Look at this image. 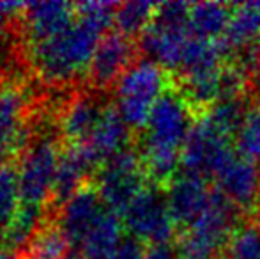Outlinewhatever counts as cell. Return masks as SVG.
Wrapping results in <instances>:
<instances>
[{"label": "cell", "mask_w": 260, "mask_h": 259, "mask_svg": "<svg viewBox=\"0 0 260 259\" xmlns=\"http://www.w3.org/2000/svg\"><path fill=\"white\" fill-rule=\"evenodd\" d=\"M69 28L45 43L27 48L25 66L52 89H73L85 83L94 52L115 21L117 2H78Z\"/></svg>", "instance_id": "obj_1"}, {"label": "cell", "mask_w": 260, "mask_h": 259, "mask_svg": "<svg viewBox=\"0 0 260 259\" xmlns=\"http://www.w3.org/2000/svg\"><path fill=\"white\" fill-rule=\"evenodd\" d=\"M45 119V98L32 93L25 76L0 80V165L20 158Z\"/></svg>", "instance_id": "obj_2"}, {"label": "cell", "mask_w": 260, "mask_h": 259, "mask_svg": "<svg viewBox=\"0 0 260 259\" xmlns=\"http://www.w3.org/2000/svg\"><path fill=\"white\" fill-rule=\"evenodd\" d=\"M62 138L52 123L39 126L25 151L16 160L20 172L21 204L52 208L53 187L57 180Z\"/></svg>", "instance_id": "obj_3"}, {"label": "cell", "mask_w": 260, "mask_h": 259, "mask_svg": "<svg viewBox=\"0 0 260 259\" xmlns=\"http://www.w3.org/2000/svg\"><path fill=\"white\" fill-rule=\"evenodd\" d=\"M172 75L151 61L138 59L117 82L115 107L135 137L145 130L156 101L170 89Z\"/></svg>", "instance_id": "obj_4"}, {"label": "cell", "mask_w": 260, "mask_h": 259, "mask_svg": "<svg viewBox=\"0 0 260 259\" xmlns=\"http://www.w3.org/2000/svg\"><path fill=\"white\" fill-rule=\"evenodd\" d=\"M197 114L191 110L177 87L172 83L156 101L145 130L138 135V148H154L181 151L189 131L197 123Z\"/></svg>", "instance_id": "obj_5"}, {"label": "cell", "mask_w": 260, "mask_h": 259, "mask_svg": "<svg viewBox=\"0 0 260 259\" xmlns=\"http://www.w3.org/2000/svg\"><path fill=\"white\" fill-rule=\"evenodd\" d=\"M122 224L127 235L135 236L145 245L172 243L179 227L170 211L167 188L147 183L135 200L122 213Z\"/></svg>", "instance_id": "obj_6"}, {"label": "cell", "mask_w": 260, "mask_h": 259, "mask_svg": "<svg viewBox=\"0 0 260 259\" xmlns=\"http://www.w3.org/2000/svg\"><path fill=\"white\" fill-rule=\"evenodd\" d=\"M142 156L135 146L106 160L94 176V185L106 210L122 217L135 197L147 185Z\"/></svg>", "instance_id": "obj_7"}, {"label": "cell", "mask_w": 260, "mask_h": 259, "mask_svg": "<svg viewBox=\"0 0 260 259\" xmlns=\"http://www.w3.org/2000/svg\"><path fill=\"white\" fill-rule=\"evenodd\" d=\"M108 96L83 83L55 100V126L64 144H83L92 137L110 105Z\"/></svg>", "instance_id": "obj_8"}, {"label": "cell", "mask_w": 260, "mask_h": 259, "mask_svg": "<svg viewBox=\"0 0 260 259\" xmlns=\"http://www.w3.org/2000/svg\"><path fill=\"white\" fill-rule=\"evenodd\" d=\"M236 155L232 138L216 131L204 118L197 119L181 153L182 172L214 180L226 162Z\"/></svg>", "instance_id": "obj_9"}, {"label": "cell", "mask_w": 260, "mask_h": 259, "mask_svg": "<svg viewBox=\"0 0 260 259\" xmlns=\"http://www.w3.org/2000/svg\"><path fill=\"white\" fill-rule=\"evenodd\" d=\"M138 43L119 32H108L94 52L85 85L98 93L110 94L115 89L120 76L138 61Z\"/></svg>", "instance_id": "obj_10"}, {"label": "cell", "mask_w": 260, "mask_h": 259, "mask_svg": "<svg viewBox=\"0 0 260 259\" xmlns=\"http://www.w3.org/2000/svg\"><path fill=\"white\" fill-rule=\"evenodd\" d=\"M105 211L106 206L94 181H87L57 210V224L71 249V259L78 257L83 242Z\"/></svg>", "instance_id": "obj_11"}, {"label": "cell", "mask_w": 260, "mask_h": 259, "mask_svg": "<svg viewBox=\"0 0 260 259\" xmlns=\"http://www.w3.org/2000/svg\"><path fill=\"white\" fill-rule=\"evenodd\" d=\"M221 192L244 217L260 220V163L241 156H232L214 178Z\"/></svg>", "instance_id": "obj_12"}, {"label": "cell", "mask_w": 260, "mask_h": 259, "mask_svg": "<svg viewBox=\"0 0 260 259\" xmlns=\"http://www.w3.org/2000/svg\"><path fill=\"white\" fill-rule=\"evenodd\" d=\"M76 20V7L71 2H28L18 20V34L27 48L45 43L69 28Z\"/></svg>", "instance_id": "obj_13"}, {"label": "cell", "mask_w": 260, "mask_h": 259, "mask_svg": "<svg viewBox=\"0 0 260 259\" xmlns=\"http://www.w3.org/2000/svg\"><path fill=\"white\" fill-rule=\"evenodd\" d=\"M212 194L209 180L189 172H179L177 178L167 187L170 211L179 231H188L207 208Z\"/></svg>", "instance_id": "obj_14"}, {"label": "cell", "mask_w": 260, "mask_h": 259, "mask_svg": "<svg viewBox=\"0 0 260 259\" xmlns=\"http://www.w3.org/2000/svg\"><path fill=\"white\" fill-rule=\"evenodd\" d=\"M189 39V28H165L151 23L138 39V48L142 55H145V61H151L167 69L170 75H175L181 68Z\"/></svg>", "instance_id": "obj_15"}, {"label": "cell", "mask_w": 260, "mask_h": 259, "mask_svg": "<svg viewBox=\"0 0 260 259\" xmlns=\"http://www.w3.org/2000/svg\"><path fill=\"white\" fill-rule=\"evenodd\" d=\"M133 138H135V133L131 131L129 126L126 125L122 116L119 114L115 103L110 101V105L105 108L100 125L94 130L92 137L87 142H83V144L89 146L90 151L96 155V158L100 160V163L103 165L106 160L119 155L124 149L131 148V140H133Z\"/></svg>", "instance_id": "obj_16"}, {"label": "cell", "mask_w": 260, "mask_h": 259, "mask_svg": "<svg viewBox=\"0 0 260 259\" xmlns=\"http://www.w3.org/2000/svg\"><path fill=\"white\" fill-rule=\"evenodd\" d=\"M260 43V0L234 4L226 32L219 39L229 61L246 46Z\"/></svg>", "instance_id": "obj_17"}, {"label": "cell", "mask_w": 260, "mask_h": 259, "mask_svg": "<svg viewBox=\"0 0 260 259\" xmlns=\"http://www.w3.org/2000/svg\"><path fill=\"white\" fill-rule=\"evenodd\" d=\"M234 4L197 2L189 11V32L206 41H219L232 18Z\"/></svg>", "instance_id": "obj_18"}, {"label": "cell", "mask_w": 260, "mask_h": 259, "mask_svg": "<svg viewBox=\"0 0 260 259\" xmlns=\"http://www.w3.org/2000/svg\"><path fill=\"white\" fill-rule=\"evenodd\" d=\"M124 238L122 218L113 211L106 210L96 227L83 242L76 259H108Z\"/></svg>", "instance_id": "obj_19"}, {"label": "cell", "mask_w": 260, "mask_h": 259, "mask_svg": "<svg viewBox=\"0 0 260 259\" xmlns=\"http://www.w3.org/2000/svg\"><path fill=\"white\" fill-rule=\"evenodd\" d=\"M251 107H253L251 94L237 98H221L209 108V112L202 118L221 135L229 138H236Z\"/></svg>", "instance_id": "obj_20"}, {"label": "cell", "mask_w": 260, "mask_h": 259, "mask_svg": "<svg viewBox=\"0 0 260 259\" xmlns=\"http://www.w3.org/2000/svg\"><path fill=\"white\" fill-rule=\"evenodd\" d=\"M23 254L25 259H71V249L57 224V213L41 225Z\"/></svg>", "instance_id": "obj_21"}, {"label": "cell", "mask_w": 260, "mask_h": 259, "mask_svg": "<svg viewBox=\"0 0 260 259\" xmlns=\"http://www.w3.org/2000/svg\"><path fill=\"white\" fill-rule=\"evenodd\" d=\"M21 208L20 172L16 162L0 165V245Z\"/></svg>", "instance_id": "obj_22"}, {"label": "cell", "mask_w": 260, "mask_h": 259, "mask_svg": "<svg viewBox=\"0 0 260 259\" xmlns=\"http://www.w3.org/2000/svg\"><path fill=\"white\" fill-rule=\"evenodd\" d=\"M156 9L157 4L147 2V0H131V2L119 4L113 25L117 27V32L126 38H142V34L151 27Z\"/></svg>", "instance_id": "obj_23"}, {"label": "cell", "mask_w": 260, "mask_h": 259, "mask_svg": "<svg viewBox=\"0 0 260 259\" xmlns=\"http://www.w3.org/2000/svg\"><path fill=\"white\" fill-rule=\"evenodd\" d=\"M221 259H260V222L246 220L241 224Z\"/></svg>", "instance_id": "obj_24"}, {"label": "cell", "mask_w": 260, "mask_h": 259, "mask_svg": "<svg viewBox=\"0 0 260 259\" xmlns=\"http://www.w3.org/2000/svg\"><path fill=\"white\" fill-rule=\"evenodd\" d=\"M234 140L241 156L260 163V105L251 107Z\"/></svg>", "instance_id": "obj_25"}, {"label": "cell", "mask_w": 260, "mask_h": 259, "mask_svg": "<svg viewBox=\"0 0 260 259\" xmlns=\"http://www.w3.org/2000/svg\"><path fill=\"white\" fill-rule=\"evenodd\" d=\"M189 11L191 4L188 2L157 4L152 25L165 28H189Z\"/></svg>", "instance_id": "obj_26"}, {"label": "cell", "mask_w": 260, "mask_h": 259, "mask_svg": "<svg viewBox=\"0 0 260 259\" xmlns=\"http://www.w3.org/2000/svg\"><path fill=\"white\" fill-rule=\"evenodd\" d=\"M145 252H147V247L144 242L131 235H124V238L120 240V243L108 259H144Z\"/></svg>", "instance_id": "obj_27"}, {"label": "cell", "mask_w": 260, "mask_h": 259, "mask_svg": "<svg viewBox=\"0 0 260 259\" xmlns=\"http://www.w3.org/2000/svg\"><path fill=\"white\" fill-rule=\"evenodd\" d=\"M144 259H181L177 245L174 243H163V245H152L147 249Z\"/></svg>", "instance_id": "obj_28"}, {"label": "cell", "mask_w": 260, "mask_h": 259, "mask_svg": "<svg viewBox=\"0 0 260 259\" xmlns=\"http://www.w3.org/2000/svg\"><path fill=\"white\" fill-rule=\"evenodd\" d=\"M0 259H25V254L20 252V250H13L0 245Z\"/></svg>", "instance_id": "obj_29"}, {"label": "cell", "mask_w": 260, "mask_h": 259, "mask_svg": "<svg viewBox=\"0 0 260 259\" xmlns=\"http://www.w3.org/2000/svg\"><path fill=\"white\" fill-rule=\"evenodd\" d=\"M253 91L260 94V69H258V73L255 75V78H253Z\"/></svg>", "instance_id": "obj_30"}, {"label": "cell", "mask_w": 260, "mask_h": 259, "mask_svg": "<svg viewBox=\"0 0 260 259\" xmlns=\"http://www.w3.org/2000/svg\"><path fill=\"white\" fill-rule=\"evenodd\" d=\"M0 80H2V76H0Z\"/></svg>", "instance_id": "obj_31"}, {"label": "cell", "mask_w": 260, "mask_h": 259, "mask_svg": "<svg viewBox=\"0 0 260 259\" xmlns=\"http://www.w3.org/2000/svg\"><path fill=\"white\" fill-rule=\"evenodd\" d=\"M258 222H260V220H258Z\"/></svg>", "instance_id": "obj_32"}]
</instances>
